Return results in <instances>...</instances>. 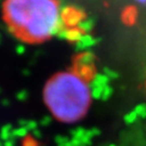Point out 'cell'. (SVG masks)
I'll list each match as a JSON object with an SVG mask.
<instances>
[{"instance_id": "6da1fadb", "label": "cell", "mask_w": 146, "mask_h": 146, "mask_svg": "<svg viewBox=\"0 0 146 146\" xmlns=\"http://www.w3.org/2000/svg\"><path fill=\"white\" fill-rule=\"evenodd\" d=\"M2 14L12 35L28 42H42L64 27L58 0H5Z\"/></svg>"}, {"instance_id": "7a4b0ae2", "label": "cell", "mask_w": 146, "mask_h": 146, "mask_svg": "<svg viewBox=\"0 0 146 146\" xmlns=\"http://www.w3.org/2000/svg\"><path fill=\"white\" fill-rule=\"evenodd\" d=\"M42 95L51 115L63 123L80 121L88 114L93 99L91 80L75 68L52 76L44 84Z\"/></svg>"}, {"instance_id": "3957f363", "label": "cell", "mask_w": 146, "mask_h": 146, "mask_svg": "<svg viewBox=\"0 0 146 146\" xmlns=\"http://www.w3.org/2000/svg\"><path fill=\"white\" fill-rule=\"evenodd\" d=\"M63 24L65 27H77L78 24L84 19L82 14L74 9H64L62 8Z\"/></svg>"}, {"instance_id": "277c9868", "label": "cell", "mask_w": 146, "mask_h": 146, "mask_svg": "<svg viewBox=\"0 0 146 146\" xmlns=\"http://www.w3.org/2000/svg\"><path fill=\"white\" fill-rule=\"evenodd\" d=\"M84 34L79 31L77 27H63L61 31H58V34L56 35L58 37L62 38V39H65L69 42H73V43H76V42L79 41V39L81 38Z\"/></svg>"}, {"instance_id": "5b68a950", "label": "cell", "mask_w": 146, "mask_h": 146, "mask_svg": "<svg viewBox=\"0 0 146 146\" xmlns=\"http://www.w3.org/2000/svg\"><path fill=\"white\" fill-rule=\"evenodd\" d=\"M96 41L98 40L92 35H90V34H84L81 36V38L79 39V41L75 43V46H76V49L78 50L79 52L82 53V52H87L88 49L95 46Z\"/></svg>"}, {"instance_id": "8992f818", "label": "cell", "mask_w": 146, "mask_h": 146, "mask_svg": "<svg viewBox=\"0 0 146 146\" xmlns=\"http://www.w3.org/2000/svg\"><path fill=\"white\" fill-rule=\"evenodd\" d=\"M93 26H94V23L92 20H90V19H82L81 22L78 24V28L79 31H81L82 34H90V31L93 29Z\"/></svg>"}, {"instance_id": "52a82bcc", "label": "cell", "mask_w": 146, "mask_h": 146, "mask_svg": "<svg viewBox=\"0 0 146 146\" xmlns=\"http://www.w3.org/2000/svg\"><path fill=\"white\" fill-rule=\"evenodd\" d=\"M15 51H16V53H19V54H23V53H25V51H26L25 46H24V44H19V46H16Z\"/></svg>"}, {"instance_id": "ba28073f", "label": "cell", "mask_w": 146, "mask_h": 146, "mask_svg": "<svg viewBox=\"0 0 146 146\" xmlns=\"http://www.w3.org/2000/svg\"><path fill=\"white\" fill-rule=\"evenodd\" d=\"M133 1H135L136 3H139V5H146V0H133Z\"/></svg>"}]
</instances>
